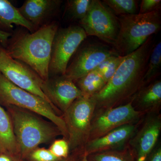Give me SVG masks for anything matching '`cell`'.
<instances>
[{
	"label": "cell",
	"mask_w": 161,
	"mask_h": 161,
	"mask_svg": "<svg viewBox=\"0 0 161 161\" xmlns=\"http://www.w3.org/2000/svg\"><path fill=\"white\" fill-rule=\"evenodd\" d=\"M161 132L160 112L146 114L128 144L134 154L136 161H147L159 142Z\"/></svg>",
	"instance_id": "7c38bea8"
},
{
	"label": "cell",
	"mask_w": 161,
	"mask_h": 161,
	"mask_svg": "<svg viewBox=\"0 0 161 161\" xmlns=\"http://www.w3.org/2000/svg\"><path fill=\"white\" fill-rule=\"evenodd\" d=\"M87 36H94L115 46L119 30L118 18L99 0H92L86 15L79 22Z\"/></svg>",
	"instance_id": "ba28073f"
},
{
	"label": "cell",
	"mask_w": 161,
	"mask_h": 161,
	"mask_svg": "<svg viewBox=\"0 0 161 161\" xmlns=\"http://www.w3.org/2000/svg\"><path fill=\"white\" fill-rule=\"evenodd\" d=\"M61 0H26L18 8L23 17L37 30L51 22L59 11Z\"/></svg>",
	"instance_id": "9a60e30c"
},
{
	"label": "cell",
	"mask_w": 161,
	"mask_h": 161,
	"mask_svg": "<svg viewBox=\"0 0 161 161\" xmlns=\"http://www.w3.org/2000/svg\"><path fill=\"white\" fill-rule=\"evenodd\" d=\"M96 108L92 97H80L64 113L68 132L69 153L83 152L89 141L91 123Z\"/></svg>",
	"instance_id": "8992f818"
},
{
	"label": "cell",
	"mask_w": 161,
	"mask_h": 161,
	"mask_svg": "<svg viewBox=\"0 0 161 161\" xmlns=\"http://www.w3.org/2000/svg\"><path fill=\"white\" fill-rule=\"evenodd\" d=\"M0 73L9 81L48 102L62 116L63 114L54 106L42 91L43 80L39 75L26 64L11 58L3 47L0 50Z\"/></svg>",
	"instance_id": "9c48e42d"
},
{
	"label": "cell",
	"mask_w": 161,
	"mask_h": 161,
	"mask_svg": "<svg viewBox=\"0 0 161 161\" xmlns=\"http://www.w3.org/2000/svg\"><path fill=\"white\" fill-rule=\"evenodd\" d=\"M0 161H25L19 156L6 153H0Z\"/></svg>",
	"instance_id": "f1b7e54d"
},
{
	"label": "cell",
	"mask_w": 161,
	"mask_h": 161,
	"mask_svg": "<svg viewBox=\"0 0 161 161\" xmlns=\"http://www.w3.org/2000/svg\"><path fill=\"white\" fill-rule=\"evenodd\" d=\"M59 28L55 22L33 33L18 31L12 34L4 47L11 58L30 67L44 81L49 78V65L53 40Z\"/></svg>",
	"instance_id": "7a4b0ae2"
},
{
	"label": "cell",
	"mask_w": 161,
	"mask_h": 161,
	"mask_svg": "<svg viewBox=\"0 0 161 161\" xmlns=\"http://www.w3.org/2000/svg\"><path fill=\"white\" fill-rule=\"evenodd\" d=\"M142 119L136 122L118 127L103 136L90 141L85 147L84 151L89 155L96 153L125 148L128 146Z\"/></svg>",
	"instance_id": "5bb4252c"
},
{
	"label": "cell",
	"mask_w": 161,
	"mask_h": 161,
	"mask_svg": "<svg viewBox=\"0 0 161 161\" xmlns=\"http://www.w3.org/2000/svg\"><path fill=\"white\" fill-rule=\"evenodd\" d=\"M146 115L135 109L132 100L119 106L95 110L91 123L89 142L103 136L118 127L138 121Z\"/></svg>",
	"instance_id": "30bf717a"
},
{
	"label": "cell",
	"mask_w": 161,
	"mask_h": 161,
	"mask_svg": "<svg viewBox=\"0 0 161 161\" xmlns=\"http://www.w3.org/2000/svg\"><path fill=\"white\" fill-rule=\"evenodd\" d=\"M103 4L116 17L137 14L139 5L136 0H103Z\"/></svg>",
	"instance_id": "7402d4cb"
},
{
	"label": "cell",
	"mask_w": 161,
	"mask_h": 161,
	"mask_svg": "<svg viewBox=\"0 0 161 161\" xmlns=\"http://www.w3.org/2000/svg\"><path fill=\"white\" fill-rule=\"evenodd\" d=\"M119 55L114 48L98 43H87L78 47L69 63L65 76L74 82L95 70L103 60Z\"/></svg>",
	"instance_id": "8fae6325"
},
{
	"label": "cell",
	"mask_w": 161,
	"mask_h": 161,
	"mask_svg": "<svg viewBox=\"0 0 161 161\" xmlns=\"http://www.w3.org/2000/svg\"><path fill=\"white\" fill-rule=\"evenodd\" d=\"M0 104L4 108L19 107L29 110L50 121L58 127L63 138L68 132L63 117L48 102L39 96L13 84L0 73Z\"/></svg>",
	"instance_id": "5b68a950"
},
{
	"label": "cell",
	"mask_w": 161,
	"mask_h": 161,
	"mask_svg": "<svg viewBox=\"0 0 161 161\" xmlns=\"http://www.w3.org/2000/svg\"><path fill=\"white\" fill-rule=\"evenodd\" d=\"M117 18L119 30L113 48L119 56L132 53L161 30V10Z\"/></svg>",
	"instance_id": "277c9868"
},
{
	"label": "cell",
	"mask_w": 161,
	"mask_h": 161,
	"mask_svg": "<svg viewBox=\"0 0 161 161\" xmlns=\"http://www.w3.org/2000/svg\"><path fill=\"white\" fill-rule=\"evenodd\" d=\"M92 0H68L65 5L64 15L69 21H81L88 11Z\"/></svg>",
	"instance_id": "603a6c76"
},
{
	"label": "cell",
	"mask_w": 161,
	"mask_h": 161,
	"mask_svg": "<svg viewBox=\"0 0 161 161\" xmlns=\"http://www.w3.org/2000/svg\"><path fill=\"white\" fill-rule=\"evenodd\" d=\"M82 152L74 153H70L69 156L66 158L58 161H77L79 155Z\"/></svg>",
	"instance_id": "4dcf8cb0"
},
{
	"label": "cell",
	"mask_w": 161,
	"mask_h": 161,
	"mask_svg": "<svg viewBox=\"0 0 161 161\" xmlns=\"http://www.w3.org/2000/svg\"><path fill=\"white\" fill-rule=\"evenodd\" d=\"M12 33H7L0 31V42L4 48L7 43V41L11 36Z\"/></svg>",
	"instance_id": "f546056e"
},
{
	"label": "cell",
	"mask_w": 161,
	"mask_h": 161,
	"mask_svg": "<svg viewBox=\"0 0 161 161\" xmlns=\"http://www.w3.org/2000/svg\"><path fill=\"white\" fill-rule=\"evenodd\" d=\"M87 155L83 151L80 153L77 161H90L88 159Z\"/></svg>",
	"instance_id": "1f68e13d"
},
{
	"label": "cell",
	"mask_w": 161,
	"mask_h": 161,
	"mask_svg": "<svg viewBox=\"0 0 161 161\" xmlns=\"http://www.w3.org/2000/svg\"><path fill=\"white\" fill-rule=\"evenodd\" d=\"M155 43L154 36H151L139 48L125 56L105 86L92 96L96 103L95 110L119 106L132 100L144 86V76Z\"/></svg>",
	"instance_id": "6da1fadb"
},
{
	"label": "cell",
	"mask_w": 161,
	"mask_h": 161,
	"mask_svg": "<svg viewBox=\"0 0 161 161\" xmlns=\"http://www.w3.org/2000/svg\"><path fill=\"white\" fill-rule=\"evenodd\" d=\"M87 37L79 25L58 28L52 44L49 77L65 75L70 60Z\"/></svg>",
	"instance_id": "52a82bcc"
},
{
	"label": "cell",
	"mask_w": 161,
	"mask_h": 161,
	"mask_svg": "<svg viewBox=\"0 0 161 161\" xmlns=\"http://www.w3.org/2000/svg\"><path fill=\"white\" fill-rule=\"evenodd\" d=\"M148 161H161V145L158 142L147 158Z\"/></svg>",
	"instance_id": "83f0119b"
},
{
	"label": "cell",
	"mask_w": 161,
	"mask_h": 161,
	"mask_svg": "<svg viewBox=\"0 0 161 161\" xmlns=\"http://www.w3.org/2000/svg\"><path fill=\"white\" fill-rule=\"evenodd\" d=\"M27 158L31 161H58L62 160L55 156L49 149L40 147L31 151Z\"/></svg>",
	"instance_id": "484cf974"
},
{
	"label": "cell",
	"mask_w": 161,
	"mask_h": 161,
	"mask_svg": "<svg viewBox=\"0 0 161 161\" xmlns=\"http://www.w3.org/2000/svg\"><path fill=\"white\" fill-rule=\"evenodd\" d=\"M161 0H142L139 5L138 14H146L161 10Z\"/></svg>",
	"instance_id": "4316f807"
},
{
	"label": "cell",
	"mask_w": 161,
	"mask_h": 161,
	"mask_svg": "<svg viewBox=\"0 0 161 161\" xmlns=\"http://www.w3.org/2000/svg\"><path fill=\"white\" fill-rule=\"evenodd\" d=\"M83 97H92L100 92L106 85L96 70L92 71L75 82Z\"/></svg>",
	"instance_id": "d6986e66"
},
{
	"label": "cell",
	"mask_w": 161,
	"mask_h": 161,
	"mask_svg": "<svg viewBox=\"0 0 161 161\" xmlns=\"http://www.w3.org/2000/svg\"><path fill=\"white\" fill-rule=\"evenodd\" d=\"M0 153L19 156L11 119L8 112L0 104Z\"/></svg>",
	"instance_id": "ac0fdd59"
},
{
	"label": "cell",
	"mask_w": 161,
	"mask_h": 161,
	"mask_svg": "<svg viewBox=\"0 0 161 161\" xmlns=\"http://www.w3.org/2000/svg\"><path fill=\"white\" fill-rule=\"evenodd\" d=\"M14 24L23 26L31 33L36 31L23 17L18 8L7 0H0V31L12 33Z\"/></svg>",
	"instance_id": "e0dca14e"
},
{
	"label": "cell",
	"mask_w": 161,
	"mask_h": 161,
	"mask_svg": "<svg viewBox=\"0 0 161 161\" xmlns=\"http://www.w3.org/2000/svg\"><path fill=\"white\" fill-rule=\"evenodd\" d=\"M125 57L115 55L107 58L95 69L107 83L115 74Z\"/></svg>",
	"instance_id": "cb8c5ba5"
},
{
	"label": "cell",
	"mask_w": 161,
	"mask_h": 161,
	"mask_svg": "<svg viewBox=\"0 0 161 161\" xmlns=\"http://www.w3.org/2000/svg\"><path fill=\"white\" fill-rule=\"evenodd\" d=\"M161 42L155 43L150 54L144 77V86L157 79L161 74Z\"/></svg>",
	"instance_id": "ffe728a7"
},
{
	"label": "cell",
	"mask_w": 161,
	"mask_h": 161,
	"mask_svg": "<svg viewBox=\"0 0 161 161\" xmlns=\"http://www.w3.org/2000/svg\"><path fill=\"white\" fill-rule=\"evenodd\" d=\"M136 110L145 114L160 112L161 108V80L156 79L142 87L132 99Z\"/></svg>",
	"instance_id": "2e32d148"
},
{
	"label": "cell",
	"mask_w": 161,
	"mask_h": 161,
	"mask_svg": "<svg viewBox=\"0 0 161 161\" xmlns=\"http://www.w3.org/2000/svg\"><path fill=\"white\" fill-rule=\"evenodd\" d=\"M5 108L11 119L20 157L23 160L40 145L62 136L54 124L35 112L14 106Z\"/></svg>",
	"instance_id": "3957f363"
},
{
	"label": "cell",
	"mask_w": 161,
	"mask_h": 161,
	"mask_svg": "<svg viewBox=\"0 0 161 161\" xmlns=\"http://www.w3.org/2000/svg\"><path fill=\"white\" fill-rule=\"evenodd\" d=\"M90 161H136L129 146L120 150L92 153L87 156Z\"/></svg>",
	"instance_id": "44dd1931"
},
{
	"label": "cell",
	"mask_w": 161,
	"mask_h": 161,
	"mask_svg": "<svg viewBox=\"0 0 161 161\" xmlns=\"http://www.w3.org/2000/svg\"><path fill=\"white\" fill-rule=\"evenodd\" d=\"M48 149L55 156L60 159L67 158L70 154L68 142L64 138L53 141Z\"/></svg>",
	"instance_id": "d4e9b609"
},
{
	"label": "cell",
	"mask_w": 161,
	"mask_h": 161,
	"mask_svg": "<svg viewBox=\"0 0 161 161\" xmlns=\"http://www.w3.org/2000/svg\"><path fill=\"white\" fill-rule=\"evenodd\" d=\"M41 89L63 115L74 101L83 96L75 82L64 75L49 77L43 81Z\"/></svg>",
	"instance_id": "4fadbf2b"
},
{
	"label": "cell",
	"mask_w": 161,
	"mask_h": 161,
	"mask_svg": "<svg viewBox=\"0 0 161 161\" xmlns=\"http://www.w3.org/2000/svg\"><path fill=\"white\" fill-rule=\"evenodd\" d=\"M1 47H0V50H1Z\"/></svg>",
	"instance_id": "d6a6232c"
}]
</instances>
